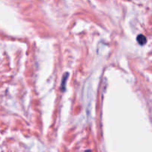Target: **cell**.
Here are the masks:
<instances>
[{
	"instance_id": "cell-1",
	"label": "cell",
	"mask_w": 152,
	"mask_h": 152,
	"mask_svg": "<svg viewBox=\"0 0 152 152\" xmlns=\"http://www.w3.org/2000/svg\"><path fill=\"white\" fill-rule=\"evenodd\" d=\"M137 40L138 43H139L140 45H144L147 42L146 37L144 35H142V34L138 35V37H137Z\"/></svg>"
},
{
	"instance_id": "cell-2",
	"label": "cell",
	"mask_w": 152,
	"mask_h": 152,
	"mask_svg": "<svg viewBox=\"0 0 152 152\" xmlns=\"http://www.w3.org/2000/svg\"><path fill=\"white\" fill-rule=\"evenodd\" d=\"M85 152H91V150H88V151H86Z\"/></svg>"
}]
</instances>
